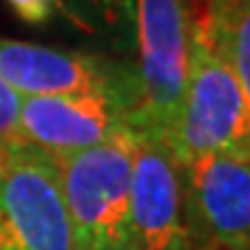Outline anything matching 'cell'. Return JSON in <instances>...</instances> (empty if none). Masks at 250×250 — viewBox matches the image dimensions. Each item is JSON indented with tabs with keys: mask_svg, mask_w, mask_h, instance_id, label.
<instances>
[{
	"mask_svg": "<svg viewBox=\"0 0 250 250\" xmlns=\"http://www.w3.org/2000/svg\"><path fill=\"white\" fill-rule=\"evenodd\" d=\"M248 3L250 0H187L191 36L207 41L225 56L230 31Z\"/></svg>",
	"mask_w": 250,
	"mask_h": 250,
	"instance_id": "obj_10",
	"label": "cell"
},
{
	"mask_svg": "<svg viewBox=\"0 0 250 250\" xmlns=\"http://www.w3.org/2000/svg\"><path fill=\"white\" fill-rule=\"evenodd\" d=\"M133 41L138 49L133 128L168 143L189 74L187 0H133Z\"/></svg>",
	"mask_w": 250,
	"mask_h": 250,
	"instance_id": "obj_2",
	"label": "cell"
},
{
	"mask_svg": "<svg viewBox=\"0 0 250 250\" xmlns=\"http://www.w3.org/2000/svg\"><path fill=\"white\" fill-rule=\"evenodd\" d=\"M225 59L230 62L235 72L250 118V3L243 8V13L237 16L230 31V39H227V46H225Z\"/></svg>",
	"mask_w": 250,
	"mask_h": 250,
	"instance_id": "obj_11",
	"label": "cell"
},
{
	"mask_svg": "<svg viewBox=\"0 0 250 250\" xmlns=\"http://www.w3.org/2000/svg\"><path fill=\"white\" fill-rule=\"evenodd\" d=\"M179 164L204 153H250V118L230 62L207 41L191 36L189 74L181 110L168 138Z\"/></svg>",
	"mask_w": 250,
	"mask_h": 250,
	"instance_id": "obj_3",
	"label": "cell"
},
{
	"mask_svg": "<svg viewBox=\"0 0 250 250\" xmlns=\"http://www.w3.org/2000/svg\"><path fill=\"white\" fill-rule=\"evenodd\" d=\"M133 120L135 105L120 95L21 97L23 141L51 158L92 148Z\"/></svg>",
	"mask_w": 250,
	"mask_h": 250,
	"instance_id": "obj_8",
	"label": "cell"
},
{
	"mask_svg": "<svg viewBox=\"0 0 250 250\" xmlns=\"http://www.w3.org/2000/svg\"><path fill=\"white\" fill-rule=\"evenodd\" d=\"M8 8L28 26H43L59 13H64L62 0H5Z\"/></svg>",
	"mask_w": 250,
	"mask_h": 250,
	"instance_id": "obj_13",
	"label": "cell"
},
{
	"mask_svg": "<svg viewBox=\"0 0 250 250\" xmlns=\"http://www.w3.org/2000/svg\"><path fill=\"white\" fill-rule=\"evenodd\" d=\"M135 250H141V248H135Z\"/></svg>",
	"mask_w": 250,
	"mask_h": 250,
	"instance_id": "obj_15",
	"label": "cell"
},
{
	"mask_svg": "<svg viewBox=\"0 0 250 250\" xmlns=\"http://www.w3.org/2000/svg\"><path fill=\"white\" fill-rule=\"evenodd\" d=\"M138 141L123 128L92 148L54 158L77 250H135L130 225V164Z\"/></svg>",
	"mask_w": 250,
	"mask_h": 250,
	"instance_id": "obj_1",
	"label": "cell"
},
{
	"mask_svg": "<svg viewBox=\"0 0 250 250\" xmlns=\"http://www.w3.org/2000/svg\"><path fill=\"white\" fill-rule=\"evenodd\" d=\"M16 151V148H13ZM8 156H10V151H5V148H0V181H3V174H5V166H8Z\"/></svg>",
	"mask_w": 250,
	"mask_h": 250,
	"instance_id": "obj_14",
	"label": "cell"
},
{
	"mask_svg": "<svg viewBox=\"0 0 250 250\" xmlns=\"http://www.w3.org/2000/svg\"><path fill=\"white\" fill-rule=\"evenodd\" d=\"M0 77L21 97L120 95L135 105V77L118 64L82 51L0 36Z\"/></svg>",
	"mask_w": 250,
	"mask_h": 250,
	"instance_id": "obj_6",
	"label": "cell"
},
{
	"mask_svg": "<svg viewBox=\"0 0 250 250\" xmlns=\"http://www.w3.org/2000/svg\"><path fill=\"white\" fill-rule=\"evenodd\" d=\"M181 176L191 250H250V153H204Z\"/></svg>",
	"mask_w": 250,
	"mask_h": 250,
	"instance_id": "obj_5",
	"label": "cell"
},
{
	"mask_svg": "<svg viewBox=\"0 0 250 250\" xmlns=\"http://www.w3.org/2000/svg\"><path fill=\"white\" fill-rule=\"evenodd\" d=\"M28 146L21 133V95L0 77V148L13 151Z\"/></svg>",
	"mask_w": 250,
	"mask_h": 250,
	"instance_id": "obj_12",
	"label": "cell"
},
{
	"mask_svg": "<svg viewBox=\"0 0 250 250\" xmlns=\"http://www.w3.org/2000/svg\"><path fill=\"white\" fill-rule=\"evenodd\" d=\"M130 225L141 250H191L181 164L164 141L141 130L130 164Z\"/></svg>",
	"mask_w": 250,
	"mask_h": 250,
	"instance_id": "obj_7",
	"label": "cell"
},
{
	"mask_svg": "<svg viewBox=\"0 0 250 250\" xmlns=\"http://www.w3.org/2000/svg\"><path fill=\"white\" fill-rule=\"evenodd\" d=\"M62 8L79 28L112 46L125 49L133 39V0H62Z\"/></svg>",
	"mask_w": 250,
	"mask_h": 250,
	"instance_id": "obj_9",
	"label": "cell"
},
{
	"mask_svg": "<svg viewBox=\"0 0 250 250\" xmlns=\"http://www.w3.org/2000/svg\"><path fill=\"white\" fill-rule=\"evenodd\" d=\"M0 250H77L54 158L10 151L0 181Z\"/></svg>",
	"mask_w": 250,
	"mask_h": 250,
	"instance_id": "obj_4",
	"label": "cell"
}]
</instances>
